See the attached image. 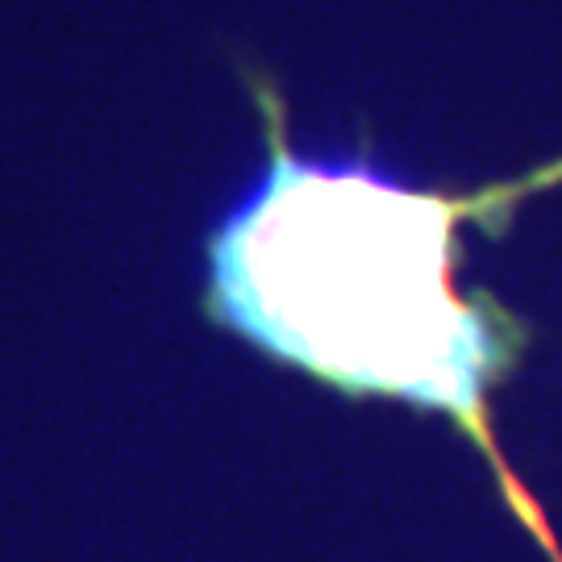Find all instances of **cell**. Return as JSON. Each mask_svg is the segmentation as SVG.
Returning <instances> with one entry per match:
<instances>
[{"mask_svg": "<svg viewBox=\"0 0 562 562\" xmlns=\"http://www.w3.org/2000/svg\"><path fill=\"white\" fill-rule=\"evenodd\" d=\"M454 209L355 159H276L213 241L234 329L346 392L483 429L508 362L496 317L450 283Z\"/></svg>", "mask_w": 562, "mask_h": 562, "instance_id": "cell-1", "label": "cell"}]
</instances>
